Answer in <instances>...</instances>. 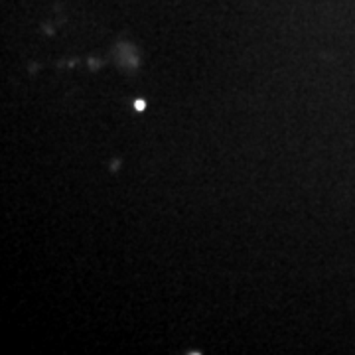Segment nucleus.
I'll list each match as a JSON object with an SVG mask.
<instances>
[{"mask_svg": "<svg viewBox=\"0 0 355 355\" xmlns=\"http://www.w3.org/2000/svg\"><path fill=\"white\" fill-rule=\"evenodd\" d=\"M135 107H137L139 111H142V109H144V103H142V101H137V103H135Z\"/></svg>", "mask_w": 355, "mask_h": 355, "instance_id": "nucleus-1", "label": "nucleus"}]
</instances>
